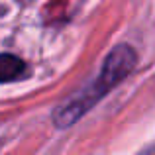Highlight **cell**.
I'll use <instances>...</instances> for the list:
<instances>
[{
  "label": "cell",
  "instance_id": "obj_1",
  "mask_svg": "<svg viewBox=\"0 0 155 155\" xmlns=\"http://www.w3.org/2000/svg\"><path fill=\"white\" fill-rule=\"evenodd\" d=\"M137 63V55L134 47L130 45H116L112 51L106 55L102 69H100L96 81L88 91H84L81 96L73 98L71 102L63 104L53 112V122L59 128H69L79 118H83L88 110L98 102L102 96H106L116 84H120L130 73L134 71Z\"/></svg>",
  "mask_w": 155,
  "mask_h": 155
},
{
  "label": "cell",
  "instance_id": "obj_2",
  "mask_svg": "<svg viewBox=\"0 0 155 155\" xmlns=\"http://www.w3.org/2000/svg\"><path fill=\"white\" fill-rule=\"evenodd\" d=\"M26 71V63L12 53H0V83H10Z\"/></svg>",
  "mask_w": 155,
  "mask_h": 155
},
{
  "label": "cell",
  "instance_id": "obj_3",
  "mask_svg": "<svg viewBox=\"0 0 155 155\" xmlns=\"http://www.w3.org/2000/svg\"><path fill=\"white\" fill-rule=\"evenodd\" d=\"M140 155H155V147H149V149H145V151H141Z\"/></svg>",
  "mask_w": 155,
  "mask_h": 155
}]
</instances>
